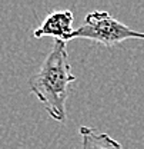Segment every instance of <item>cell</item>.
Returning <instances> with one entry per match:
<instances>
[{"instance_id": "cell-2", "label": "cell", "mask_w": 144, "mask_h": 149, "mask_svg": "<svg viewBox=\"0 0 144 149\" xmlns=\"http://www.w3.org/2000/svg\"><path fill=\"white\" fill-rule=\"evenodd\" d=\"M73 39H89L101 43L106 47H111L127 39L144 40V33L133 30L131 27L114 19L106 10H94L86 16L84 24L73 32L70 40Z\"/></svg>"}, {"instance_id": "cell-3", "label": "cell", "mask_w": 144, "mask_h": 149, "mask_svg": "<svg viewBox=\"0 0 144 149\" xmlns=\"http://www.w3.org/2000/svg\"><path fill=\"white\" fill-rule=\"evenodd\" d=\"M73 13L72 10H54L41 22V24L33 32V37L41 39L44 36L54 37L56 40L69 42L73 35Z\"/></svg>"}, {"instance_id": "cell-4", "label": "cell", "mask_w": 144, "mask_h": 149, "mask_svg": "<svg viewBox=\"0 0 144 149\" xmlns=\"http://www.w3.org/2000/svg\"><path fill=\"white\" fill-rule=\"evenodd\" d=\"M81 149H123L121 143L107 133H100L90 126H80Z\"/></svg>"}, {"instance_id": "cell-1", "label": "cell", "mask_w": 144, "mask_h": 149, "mask_svg": "<svg viewBox=\"0 0 144 149\" xmlns=\"http://www.w3.org/2000/svg\"><path fill=\"white\" fill-rule=\"evenodd\" d=\"M74 80L76 76L72 72L66 42L54 40L52 52L44 59L40 69L29 79V86L50 118L57 122H64L67 119L66 100Z\"/></svg>"}]
</instances>
